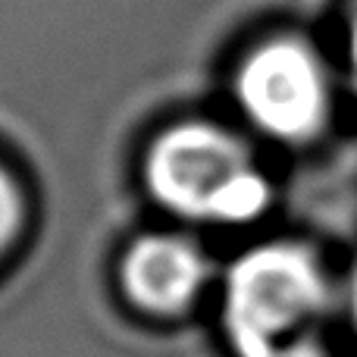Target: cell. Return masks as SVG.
Segmentation results:
<instances>
[{"instance_id":"5b68a950","label":"cell","mask_w":357,"mask_h":357,"mask_svg":"<svg viewBox=\"0 0 357 357\" xmlns=\"http://www.w3.org/2000/svg\"><path fill=\"white\" fill-rule=\"evenodd\" d=\"M335 56L348 85V98L357 110V0H342L339 22H335Z\"/></svg>"},{"instance_id":"277c9868","label":"cell","mask_w":357,"mask_h":357,"mask_svg":"<svg viewBox=\"0 0 357 357\" xmlns=\"http://www.w3.org/2000/svg\"><path fill=\"white\" fill-rule=\"evenodd\" d=\"M213 282V260L182 232H144L119 260L126 301L144 317L176 320L188 314Z\"/></svg>"},{"instance_id":"7a4b0ae2","label":"cell","mask_w":357,"mask_h":357,"mask_svg":"<svg viewBox=\"0 0 357 357\" xmlns=\"http://www.w3.org/2000/svg\"><path fill=\"white\" fill-rule=\"evenodd\" d=\"M144 185L167 213L201 226H257L276 182L251 138L213 119L173 123L144 151Z\"/></svg>"},{"instance_id":"52a82bcc","label":"cell","mask_w":357,"mask_h":357,"mask_svg":"<svg viewBox=\"0 0 357 357\" xmlns=\"http://www.w3.org/2000/svg\"><path fill=\"white\" fill-rule=\"evenodd\" d=\"M339 320L345 339L357 342V257L339 266Z\"/></svg>"},{"instance_id":"3957f363","label":"cell","mask_w":357,"mask_h":357,"mask_svg":"<svg viewBox=\"0 0 357 357\" xmlns=\"http://www.w3.org/2000/svg\"><path fill=\"white\" fill-rule=\"evenodd\" d=\"M232 104L254 138L310 151L339 129L351 98L333 44L301 29H276L241 50Z\"/></svg>"},{"instance_id":"8992f818","label":"cell","mask_w":357,"mask_h":357,"mask_svg":"<svg viewBox=\"0 0 357 357\" xmlns=\"http://www.w3.org/2000/svg\"><path fill=\"white\" fill-rule=\"evenodd\" d=\"M19 229H22V191L16 178L0 167V257L13 248Z\"/></svg>"},{"instance_id":"6da1fadb","label":"cell","mask_w":357,"mask_h":357,"mask_svg":"<svg viewBox=\"0 0 357 357\" xmlns=\"http://www.w3.org/2000/svg\"><path fill=\"white\" fill-rule=\"evenodd\" d=\"M220 329L232 357H351L342 351L339 266L310 238L254 241L220 276Z\"/></svg>"},{"instance_id":"ba28073f","label":"cell","mask_w":357,"mask_h":357,"mask_svg":"<svg viewBox=\"0 0 357 357\" xmlns=\"http://www.w3.org/2000/svg\"><path fill=\"white\" fill-rule=\"evenodd\" d=\"M354 357H357V354H354Z\"/></svg>"}]
</instances>
